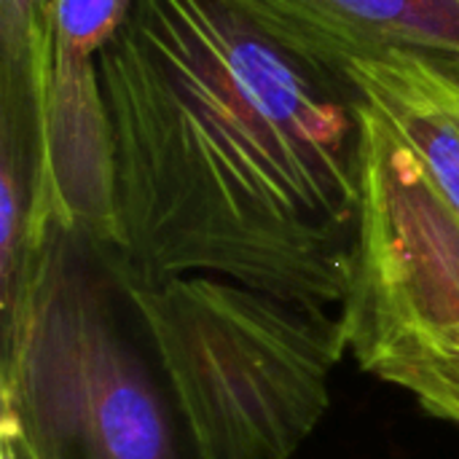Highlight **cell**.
Instances as JSON below:
<instances>
[{"mask_svg": "<svg viewBox=\"0 0 459 459\" xmlns=\"http://www.w3.org/2000/svg\"><path fill=\"white\" fill-rule=\"evenodd\" d=\"M100 75L129 258L296 304L344 301L363 121L339 70L229 0H132Z\"/></svg>", "mask_w": 459, "mask_h": 459, "instance_id": "obj_1", "label": "cell"}, {"mask_svg": "<svg viewBox=\"0 0 459 459\" xmlns=\"http://www.w3.org/2000/svg\"><path fill=\"white\" fill-rule=\"evenodd\" d=\"M339 317L212 274L161 277L51 223L13 355V459H290L331 403Z\"/></svg>", "mask_w": 459, "mask_h": 459, "instance_id": "obj_2", "label": "cell"}, {"mask_svg": "<svg viewBox=\"0 0 459 459\" xmlns=\"http://www.w3.org/2000/svg\"><path fill=\"white\" fill-rule=\"evenodd\" d=\"M360 121V215L339 312L347 350L459 425V212L363 102Z\"/></svg>", "mask_w": 459, "mask_h": 459, "instance_id": "obj_3", "label": "cell"}, {"mask_svg": "<svg viewBox=\"0 0 459 459\" xmlns=\"http://www.w3.org/2000/svg\"><path fill=\"white\" fill-rule=\"evenodd\" d=\"M38 132L48 175L54 221L116 242V180L100 56L38 43Z\"/></svg>", "mask_w": 459, "mask_h": 459, "instance_id": "obj_4", "label": "cell"}, {"mask_svg": "<svg viewBox=\"0 0 459 459\" xmlns=\"http://www.w3.org/2000/svg\"><path fill=\"white\" fill-rule=\"evenodd\" d=\"M277 40L339 70L350 56L414 51L459 75V0H229Z\"/></svg>", "mask_w": 459, "mask_h": 459, "instance_id": "obj_5", "label": "cell"}, {"mask_svg": "<svg viewBox=\"0 0 459 459\" xmlns=\"http://www.w3.org/2000/svg\"><path fill=\"white\" fill-rule=\"evenodd\" d=\"M355 97L417 156L459 212V75L414 51H374L339 65Z\"/></svg>", "mask_w": 459, "mask_h": 459, "instance_id": "obj_6", "label": "cell"}, {"mask_svg": "<svg viewBox=\"0 0 459 459\" xmlns=\"http://www.w3.org/2000/svg\"><path fill=\"white\" fill-rule=\"evenodd\" d=\"M129 8L132 0H46V35L100 56L124 27Z\"/></svg>", "mask_w": 459, "mask_h": 459, "instance_id": "obj_7", "label": "cell"}, {"mask_svg": "<svg viewBox=\"0 0 459 459\" xmlns=\"http://www.w3.org/2000/svg\"><path fill=\"white\" fill-rule=\"evenodd\" d=\"M0 457H3V459H13V455H11L8 449H0Z\"/></svg>", "mask_w": 459, "mask_h": 459, "instance_id": "obj_8", "label": "cell"}]
</instances>
